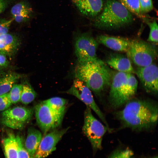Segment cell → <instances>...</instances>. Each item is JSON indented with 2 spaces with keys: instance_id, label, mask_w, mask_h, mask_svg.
<instances>
[{
  "instance_id": "1",
  "label": "cell",
  "mask_w": 158,
  "mask_h": 158,
  "mask_svg": "<svg viewBox=\"0 0 158 158\" xmlns=\"http://www.w3.org/2000/svg\"><path fill=\"white\" fill-rule=\"evenodd\" d=\"M122 128L140 131L151 129L157 122L158 106L148 99H131L124 107L115 113Z\"/></svg>"
},
{
  "instance_id": "2",
  "label": "cell",
  "mask_w": 158,
  "mask_h": 158,
  "mask_svg": "<svg viewBox=\"0 0 158 158\" xmlns=\"http://www.w3.org/2000/svg\"><path fill=\"white\" fill-rule=\"evenodd\" d=\"M76 78L81 80L96 95L101 96L109 88L113 73L101 59L79 63L75 69Z\"/></svg>"
},
{
  "instance_id": "3",
  "label": "cell",
  "mask_w": 158,
  "mask_h": 158,
  "mask_svg": "<svg viewBox=\"0 0 158 158\" xmlns=\"http://www.w3.org/2000/svg\"><path fill=\"white\" fill-rule=\"evenodd\" d=\"M134 20L131 13L117 0H106L101 13L92 25L103 30H116L128 25Z\"/></svg>"
},
{
  "instance_id": "4",
  "label": "cell",
  "mask_w": 158,
  "mask_h": 158,
  "mask_svg": "<svg viewBox=\"0 0 158 158\" xmlns=\"http://www.w3.org/2000/svg\"><path fill=\"white\" fill-rule=\"evenodd\" d=\"M126 52L128 58L138 67L152 64L157 56V50L153 45L140 40H130Z\"/></svg>"
},
{
  "instance_id": "5",
  "label": "cell",
  "mask_w": 158,
  "mask_h": 158,
  "mask_svg": "<svg viewBox=\"0 0 158 158\" xmlns=\"http://www.w3.org/2000/svg\"><path fill=\"white\" fill-rule=\"evenodd\" d=\"M91 110L87 107L84 112L83 131L89 140L93 150H96L102 148L104 135L107 131H111L112 129L109 128L97 119L92 115Z\"/></svg>"
},
{
  "instance_id": "6",
  "label": "cell",
  "mask_w": 158,
  "mask_h": 158,
  "mask_svg": "<svg viewBox=\"0 0 158 158\" xmlns=\"http://www.w3.org/2000/svg\"><path fill=\"white\" fill-rule=\"evenodd\" d=\"M98 43L90 32L79 34L76 37L74 45L78 62H84L97 59L96 51Z\"/></svg>"
},
{
  "instance_id": "7",
  "label": "cell",
  "mask_w": 158,
  "mask_h": 158,
  "mask_svg": "<svg viewBox=\"0 0 158 158\" xmlns=\"http://www.w3.org/2000/svg\"><path fill=\"white\" fill-rule=\"evenodd\" d=\"M33 113L31 108L18 106L8 108L2 113L1 122L5 126L20 129L30 121Z\"/></svg>"
},
{
  "instance_id": "8",
  "label": "cell",
  "mask_w": 158,
  "mask_h": 158,
  "mask_svg": "<svg viewBox=\"0 0 158 158\" xmlns=\"http://www.w3.org/2000/svg\"><path fill=\"white\" fill-rule=\"evenodd\" d=\"M66 93L75 96L84 103L87 107L95 113L105 125L111 129L104 114L95 102L91 90L84 82L75 78L71 87L66 91Z\"/></svg>"
},
{
  "instance_id": "9",
  "label": "cell",
  "mask_w": 158,
  "mask_h": 158,
  "mask_svg": "<svg viewBox=\"0 0 158 158\" xmlns=\"http://www.w3.org/2000/svg\"><path fill=\"white\" fill-rule=\"evenodd\" d=\"M35 111L37 123L44 135L59 126L55 116L45 100L36 106Z\"/></svg>"
},
{
  "instance_id": "10",
  "label": "cell",
  "mask_w": 158,
  "mask_h": 158,
  "mask_svg": "<svg viewBox=\"0 0 158 158\" xmlns=\"http://www.w3.org/2000/svg\"><path fill=\"white\" fill-rule=\"evenodd\" d=\"M135 73L146 91L157 94L158 90V68L154 63L138 67Z\"/></svg>"
},
{
  "instance_id": "11",
  "label": "cell",
  "mask_w": 158,
  "mask_h": 158,
  "mask_svg": "<svg viewBox=\"0 0 158 158\" xmlns=\"http://www.w3.org/2000/svg\"><path fill=\"white\" fill-rule=\"evenodd\" d=\"M69 128L54 129L48 133L42 138L33 158H45L56 149V146L66 132Z\"/></svg>"
},
{
  "instance_id": "12",
  "label": "cell",
  "mask_w": 158,
  "mask_h": 158,
  "mask_svg": "<svg viewBox=\"0 0 158 158\" xmlns=\"http://www.w3.org/2000/svg\"><path fill=\"white\" fill-rule=\"evenodd\" d=\"M129 74V73L118 71L113 73L108 98L109 104L113 109L119 108L121 96Z\"/></svg>"
},
{
  "instance_id": "13",
  "label": "cell",
  "mask_w": 158,
  "mask_h": 158,
  "mask_svg": "<svg viewBox=\"0 0 158 158\" xmlns=\"http://www.w3.org/2000/svg\"><path fill=\"white\" fill-rule=\"evenodd\" d=\"M78 11L83 16L94 18L101 11L103 6L102 0H71Z\"/></svg>"
},
{
  "instance_id": "14",
  "label": "cell",
  "mask_w": 158,
  "mask_h": 158,
  "mask_svg": "<svg viewBox=\"0 0 158 158\" xmlns=\"http://www.w3.org/2000/svg\"><path fill=\"white\" fill-rule=\"evenodd\" d=\"M20 41L15 35L8 33L0 35V54L11 58L17 51Z\"/></svg>"
},
{
  "instance_id": "15",
  "label": "cell",
  "mask_w": 158,
  "mask_h": 158,
  "mask_svg": "<svg viewBox=\"0 0 158 158\" xmlns=\"http://www.w3.org/2000/svg\"><path fill=\"white\" fill-rule=\"evenodd\" d=\"M96 40L102 44L113 50L126 52L130 40L121 37L100 35L97 37Z\"/></svg>"
},
{
  "instance_id": "16",
  "label": "cell",
  "mask_w": 158,
  "mask_h": 158,
  "mask_svg": "<svg viewBox=\"0 0 158 158\" xmlns=\"http://www.w3.org/2000/svg\"><path fill=\"white\" fill-rule=\"evenodd\" d=\"M106 63L118 71L132 73L134 72L130 59L123 55L111 54L107 59Z\"/></svg>"
},
{
  "instance_id": "17",
  "label": "cell",
  "mask_w": 158,
  "mask_h": 158,
  "mask_svg": "<svg viewBox=\"0 0 158 158\" xmlns=\"http://www.w3.org/2000/svg\"><path fill=\"white\" fill-rule=\"evenodd\" d=\"M138 81L132 73H129L125 86L122 92L119 102V107L132 99L136 93Z\"/></svg>"
},
{
  "instance_id": "18",
  "label": "cell",
  "mask_w": 158,
  "mask_h": 158,
  "mask_svg": "<svg viewBox=\"0 0 158 158\" xmlns=\"http://www.w3.org/2000/svg\"><path fill=\"white\" fill-rule=\"evenodd\" d=\"M42 138L41 132L33 127L29 128L24 146L30 155L33 157Z\"/></svg>"
},
{
  "instance_id": "19",
  "label": "cell",
  "mask_w": 158,
  "mask_h": 158,
  "mask_svg": "<svg viewBox=\"0 0 158 158\" xmlns=\"http://www.w3.org/2000/svg\"><path fill=\"white\" fill-rule=\"evenodd\" d=\"M55 116L59 126L64 114L67 100L59 97H54L45 100Z\"/></svg>"
},
{
  "instance_id": "20",
  "label": "cell",
  "mask_w": 158,
  "mask_h": 158,
  "mask_svg": "<svg viewBox=\"0 0 158 158\" xmlns=\"http://www.w3.org/2000/svg\"><path fill=\"white\" fill-rule=\"evenodd\" d=\"M4 151L6 158H17L18 145L16 137L11 132L2 140Z\"/></svg>"
},
{
  "instance_id": "21",
  "label": "cell",
  "mask_w": 158,
  "mask_h": 158,
  "mask_svg": "<svg viewBox=\"0 0 158 158\" xmlns=\"http://www.w3.org/2000/svg\"><path fill=\"white\" fill-rule=\"evenodd\" d=\"M22 77L14 72L8 73L0 77V95L8 92L13 85Z\"/></svg>"
},
{
  "instance_id": "22",
  "label": "cell",
  "mask_w": 158,
  "mask_h": 158,
  "mask_svg": "<svg viewBox=\"0 0 158 158\" xmlns=\"http://www.w3.org/2000/svg\"><path fill=\"white\" fill-rule=\"evenodd\" d=\"M37 93L31 85L27 82L23 84V89L20 101L23 104H28L35 99Z\"/></svg>"
},
{
  "instance_id": "23",
  "label": "cell",
  "mask_w": 158,
  "mask_h": 158,
  "mask_svg": "<svg viewBox=\"0 0 158 158\" xmlns=\"http://www.w3.org/2000/svg\"><path fill=\"white\" fill-rule=\"evenodd\" d=\"M131 13H133L143 20L145 17L140 12L139 0H118Z\"/></svg>"
},
{
  "instance_id": "24",
  "label": "cell",
  "mask_w": 158,
  "mask_h": 158,
  "mask_svg": "<svg viewBox=\"0 0 158 158\" xmlns=\"http://www.w3.org/2000/svg\"><path fill=\"white\" fill-rule=\"evenodd\" d=\"M32 12V8L24 2L15 4L12 8L11 11L13 16L25 14H31Z\"/></svg>"
},
{
  "instance_id": "25",
  "label": "cell",
  "mask_w": 158,
  "mask_h": 158,
  "mask_svg": "<svg viewBox=\"0 0 158 158\" xmlns=\"http://www.w3.org/2000/svg\"><path fill=\"white\" fill-rule=\"evenodd\" d=\"M23 89V84H14L9 92L8 96L12 104H15L20 101Z\"/></svg>"
},
{
  "instance_id": "26",
  "label": "cell",
  "mask_w": 158,
  "mask_h": 158,
  "mask_svg": "<svg viewBox=\"0 0 158 158\" xmlns=\"http://www.w3.org/2000/svg\"><path fill=\"white\" fill-rule=\"evenodd\" d=\"M144 20L150 28V33L147 40L149 42L157 43L158 28L156 21L155 20L149 21L146 18Z\"/></svg>"
},
{
  "instance_id": "27",
  "label": "cell",
  "mask_w": 158,
  "mask_h": 158,
  "mask_svg": "<svg viewBox=\"0 0 158 158\" xmlns=\"http://www.w3.org/2000/svg\"><path fill=\"white\" fill-rule=\"evenodd\" d=\"M16 137L18 145L17 158H33L25 148L21 138L18 135Z\"/></svg>"
},
{
  "instance_id": "28",
  "label": "cell",
  "mask_w": 158,
  "mask_h": 158,
  "mask_svg": "<svg viewBox=\"0 0 158 158\" xmlns=\"http://www.w3.org/2000/svg\"><path fill=\"white\" fill-rule=\"evenodd\" d=\"M140 10L142 14L152 11L153 8L152 0H139Z\"/></svg>"
},
{
  "instance_id": "29",
  "label": "cell",
  "mask_w": 158,
  "mask_h": 158,
  "mask_svg": "<svg viewBox=\"0 0 158 158\" xmlns=\"http://www.w3.org/2000/svg\"><path fill=\"white\" fill-rule=\"evenodd\" d=\"M133 155L132 151L129 149L117 150L114 152L109 158H131Z\"/></svg>"
},
{
  "instance_id": "30",
  "label": "cell",
  "mask_w": 158,
  "mask_h": 158,
  "mask_svg": "<svg viewBox=\"0 0 158 158\" xmlns=\"http://www.w3.org/2000/svg\"><path fill=\"white\" fill-rule=\"evenodd\" d=\"M12 104L8 92L0 95V112L3 111L8 109Z\"/></svg>"
},
{
  "instance_id": "31",
  "label": "cell",
  "mask_w": 158,
  "mask_h": 158,
  "mask_svg": "<svg viewBox=\"0 0 158 158\" xmlns=\"http://www.w3.org/2000/svg\"><path fill=\"white\" fill-rule=\"evenodd\" d=\"M13 20V18L10 19H0V35L8 33L10 27Z\"/></svg>"
},
{
  "instance_id": "32",
  "label": "cell",
  "mask_w": 158,
  "mask_h": 158,
  "mask_svg": "<svg viewBox=\"0 0 158 158\" xmlns=\"http://www.w3.org/2000/svg\"><path fill=\"white\" fill-rule=\"evenodd\" d=\"M31 14H25L23 15L15 16L13 17V18L17 22L21 23L27 21L30 18Z\"/></svg>"
},
{
  "instance_id": "33",
  "label": "cell",
  "mask_w": 158,
  "mask_h": 158,
  "mask_svg": "<svg viewBox=\"0 0 158 158\" xmlns=\"http://www.w3.org/2000/svg\"><path fill=\"white\" fill-rule=\"evenodd\" d=\"M9 64V62L6 56L0 54V68H6L8 66Z\"/></svg>"
},
{
  "instance_id": "34",
  "label": "cell",
  "mask_w": 158,
  "mask_h": 158,
  "mask_svg": "<svg viewBox=\"0 0 158 158\" xmlns=\"http://www.w3.org/2000/svg\"><path fill=\"white\" fill-rule=\"evenodd\" d=\"M10 2L9 0H0V14L5 10Z\"/></svg>"
},
{
  "instance_id": "35",
  "label": "cell",
  "mask_w": 158,
  "mask_h": 158,
  "mask_svg": "<svg viewBox=\"0 0 158 158\" xmlns=\"http://www.w3.org/2000/svg\"><path fill=\"white\" fill-rule=\"evenodd\" d=\"M152 158H158L157 157H152Z\"/></svg>"
},
{
  "instance_id": "36",
  "label": "cell",
  "mask_w": 158,
  "mask_h": 158,
  "mask_svg": "<svg viewBox=\"0 0 158 158\" xmlns=\"http://www.w3.org/2000/svg\"></svg>"
}]
</instances>
